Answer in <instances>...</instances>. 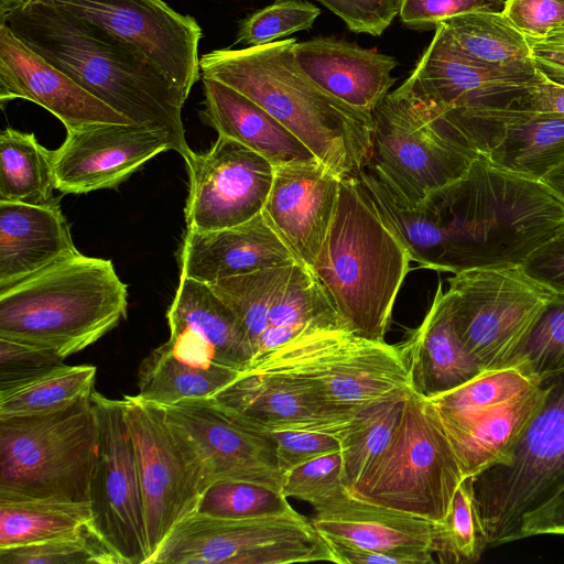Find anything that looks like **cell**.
I'll use <instances>...</instances> for the list:
<instances>
[{
	"label": "cell",
	"mask_w": 564,
	"mask_h": 564,
	"mask_svg": "<svg viewBox=\"0 0 564 564\" xmlns=\"http://www.w3.org/2000/svg\"><path fill=\"white\" fill-rule=\"evenodd\" d=\"M319 14L318 7L307 0H275L239 22L236 43L254 47L285 40L312 29Z\"/></svg>",
	"instance_id": "cell-44"
},
{
	"label": "cell",
	"mask_w": 564,
	"mask_h": 564,
	"mask_svg": "<svg viewBox=\"0 0 564 564\" xmlns=\"http://www.w3.org/2000/svg\"><path fill=\"white\" fill-rule=\"evenodd\" d=\"M502 12L527 37H542L564 25V0H505Z\"/></svg>",
	"instance_id": "cell-50"
},
{
	"label": "cell",
	"mask_w": 564,
	"mask_h": 564,
	"mask_svg": "<svg viewBox=\"0 0 564 564\" xmlns=\"http://www.w3.org/2000/svg\"><path fill=\"white\" fill-rule=\"evenodd\" d=\"M520 270L544 289L564 293V230L536 249Z\"/></svg>",
	"instance_id": "cell-51"
},
{
	"label": "cell",
	"mask_w": 564,
	"mask_h": 564,
	"mask_svg": "<svg viewBox=\"0 0 564 564\" xmlns=\"http://www.w3.org/2000/svg\"><path fill=\"white\" fill-rule=\"evenodd\" d=\"M166 317L165 344L177 358L241 372L250 366L253 350L242 325L207 283L181 276Z\"/></svg>",
	"instance_id": "cell-23"
},
{
	"label": "cell",
	"mask_w": 564,
	"mask_h": 564,
	"mask_svg": "<svg viewBox=\"0 0 564 564\" xmlns=\"http://www.w3.org/2000/svg\"><path fill=\"white\" fill-rule=\"evenodd\" d=\"M372 152L366 166L395 200L417 207L462 177L477 155L449 140L401 87L372 110Z\"/></svg>",
	"instance_id": "cell-11"
},
{
	"label": "cell",
	"mask_w": 564,
	"mask_h": 564,
	"mask_svg": "<svg viewBox=\"0 0 564 564\" xmlns=\"http://www.w3.org/2000/svg\"><path fill=\"white\" fill-rule=\"evenodd\" d=\"M213 399L261 433L311 429L332 433L341 441L357 415L333 414L289 378L256 370L240 372Z\"/></svg>",
	"instance_id": "cell-25"
},
{
	"label": "cell",
	"mask_w": 564,
	"mask_h": 564,
	"mask_svg": "<svg viewBox=\"0 0 564 564\" xmlns=\"http://www.w3.org/2000/svg\"><path fill=\"white\" fill-rule=\"evenodd\" d=\"M240 372L221 365L189 364L174 356L164 343L141 362L137 397L160 406L189 399L214 398Z\"/></svg>",
	"instance_id": "cell-34"
},
{
	"label": "cell",
	"mask_w": 564,
	"mask_h": 564,
	"mask_svg": "<svg viewBox=\"0 0 564 564\" xmlns=\"http://www.w3.org/2000/svg\"><path fill=\"white\" fill-rule=\"evenodd\" d=\"M442 283L424 319L399 347L412 389L431 399L486 372L458 338Z\"/></svg>",
	"instance_id": "cell-29"
},
{
	"label": "cell",
	"mask_w": 564,
	"mask_h": 564,
	"mask_svg": "<svg viewBox=\"0 0 564 564\" xmlns=\"http://www.w3.org/2000/svg\"><path fill=\"white\" fill-rule=\"evenodd\" d=\"M518 110L564 115V84L536 69L523 86L512 107Z\"/></svg>",
	"instance_id": "cell-52"
},
{
	"label": "cell",
	"mask_w": 564,
	"mask_h": 564,
	"mask_svg": "<svg viewBox=\"0 0 564 564\" xmlns=\"http://www.w3.org/2000/svg\"><path fill=\"white\" fill-rule=\"evenodd\" d=\"M28 47L132 123L164 132L186 161V99L145 56L108 32L39 0L0 18Z\"/></svg>",
	"instance_id": "cell-2"
},
{
	"label": "cell",
	"mask_w": 564,
	"mask_h": 564,
	"mask_svg": "<svg viewBox=\"0 0 564 564\" xmlns=\"http://www.w3.org/2000/svg\"><path fill=\"white\" fill-rule=\"evenodd\" d=\"M441 23L452 43L477 63L524 83L535 74L527 36L502 11H475Z\"/></svg>",
	"instance_id": "cell-32"
},
{
	"label": "cell",
	"mask_w": 564,
	"mask_h": 564,
	"mask_svg": "<svg viewBox=\"0 0 564 564\" xmlns=\"http://www.w3.org/2000/svg\"><path fill=\"white\" fill-rule=\"evenodd\" d=\"M77 254L58 200H0V292Z\"/></svg>",
	"instance_id": "cell-28"
},
{
	"label": "cell",
	"mask_w": 564,
	"mask_h": 564,
	"mask_svg": "<svg viewBox=\"0 0 564 564\" xmlns=\"http://www.w3.org/2000/svg\"><path fill=\"white\" fill-rule=\"evenodd\" d=\"M538 379L543 401L514 445L469 477L487 546L519 540L523 520L564 488V369Z\"/></svg>",
	"instance_id": "cell-7"
},
{
	"label": "cell",
	"mask_w": 564,
	"mask_h": 564,
	"mask_svg": "<svg viewBox=\"0 0 564 564\" xmlns=\"http://www.w3.org/2000/svg\"><path fill=\"white\" fill-rule=\"evenodd\" d=\"M166 150L173 145L164 132L138 124L95 123L67 131L53 151L55 187L63 194L115 188Z\"/></svg>",
	"instance_id": "cell-20"
},
{
	"label": "cell",
	"mask_w": 564,
	"mask_h": 564,
	"mask_svg": "<svg viewBox=\"0 0 564 564\" xmlns=\"http://www.w3.org/2000/svg\"><path fill=\"white\" fill-rule=\"evenodd\" d=\"M127 296L110 260L79 253L0 292V338L65 359L126 318Z\"/></svg>",
	"instance_id": "cell-5"
},
{
	"label": "cell",
	"mask_w": 564,
	"mask_h": 564,
	"mask_svg": "<svg viewBox=\"0 0 564 564\" xmlns=\"http://www.w3.org/2000/svg\"><path fill=\"white\" fill-rule=\"evenodd\" d=\"M207 284L242 325L252 360L303 333L345 327L317 278L299 261Z\"/></svg>",
	"instance_id": "cell-15"
},
{
	"label": "cell",
	"mask_w": 564,
	"mask_h": 564,
	"mask_svg": "<svg viewBox=\"0 0 564 564\" xmlns=\"http://www.w3.org/2000/svg\"><path fill=\"white\" fill-rule=\"evenodd\" d=\"M0 564H122L88 527L76 536L0 547Z\"/></svg>",
	"instance_id": "cell-43"
},
{
	"label": "cell",
	"mask_w": 564,
	"mask_h": 564,
	"mask_svg": "<svg viewBox=\"0 0 564 564\" xmlns=\"http://www.w3.org/2000/svg\"><path fill=\"white\" fill-rule=\"evenodd\" d=\"M505 0H398L400 21L414 30H431L447 19L475 11H502Z\"/></svg>",
	"instance_id": "cell-46"
},
{
	"label": "cell",
	"mask_w": 564,
	"mask_h": 564,
	"mask_svg": "<svg viewBox=\"0 0 564 564\" xmlns=\"http://www.w3.org/2000/svg\"><path fill=\"white\" fill-rule=\"evenodd\" d=\"M55 351L0 338V384L19 381L64 364Z\"/></svg>",
	"instance_id": "cell-49"
},
{
	"label": "cell",
	"mask_w": 564,
	"mask_h": 564,
	"mask_svg": "<svg viewBox=\"0 0 564 564\" xmlns=\"http://www.w3.org/2000/svg\"><path fill=\"white\" fill-rule=\"evenodd\" d=\"M506 368L530 378L564 369V293H550Z\"/></svg>",
	"instance_id": "cell-40"
},
{
	"label": "cell",
	"mask_w": 564,
	"mask_h": 564,
	"mask_svg": "<svg viewBox=\"0 0 564 564\" xmlns=\"http://www.w3.org/2000/svg\"><path fill=\"white\" fill-rule=\"evenodd\" d=\"M333 562L312 521L293 512L224 519L193 512L180 521L148 564H290Z\"/></svg>",
	"instance_id": "cell-12"
},
{
	"label": "cell",
	"mask_w": 564,
	"mask_h": 564,
	"mask_svg": "<svg viewBox=\"0 0 564 564\" xmlns=\"http://www.w3.org/2000/svg\"><path fill=\"white\" fill-rule=\"evenodd\" d=\"M540 534H564V488L523 520L519 540Z\"/></svg>",
	"instance_id": "cell-54"
},
{
	"label": "cell",
	"mask_w": 564,
	"mask_h": 564,
	"mask_svg": "<svg viewBox=\"0 0 564 564\" xmlns=\"http://www.w3.org/2000/svg\"><path fill=\"white\" fill-rule=\"evenodd\" d=\"M55 187L53 151L33 133L6 128L0 133V200L43 205Z\"/></svg>",
	"instance_id": "cell-37"
},
{
	"label": "cell",
	"mask_w": 564,
	"mask_h": 564,
	"mask_svg": "<svg viewBox=\"0 0 564 564\" xmlns=\"http://www.w3.org/2000/svg\"><path fill=\"white\" fill-rule=\"evenodd\" d=\"M265 434L273 441L282 474L313 458L340 451V438L324 431L289 429Z\"/></svg>",
	"instance_id": "cell-47"
},
{
	"label": "cell",
	"mask_w": 564,
	"mask_h": 564,
	"mask_svg": "<svg viewBox=\"0 0 564 564\" xmlns=\"http://www.w3.org/2000/svg\"><path fill=\"white\" fill-rule=\"evenodd\" d=\"M90 522L89 502L0 500V547L76 536Z\"/></svg>",
	"instance_id": "cell-36"
},
{
	"label": "cell",
	"mask_w": 564,
	"mask_h": 564,
	"mask_svg": "<svg viewBox=\"0 0 564 564\" xmlns=\"http://www.w3.org/2000/svg\"><path fill=\"white\" fill-rule=\"evenodd\" d=\"M464 479L432 404L411 389L387 448L349 494L440 522L447 516Z\"/></svg>",
	"instance_id": "cell-10"
},
{
	"label": "cell",
	"mask_w": 564,
	"mask_h": 564,
	"mask_svg": "<svg viewBox=\"0 0 564 564\" xmlns=\"http://www.w3.org/2000/svg\"><path fill=\"white\" fill-rule=\"evenodd\" d=\"M541 181L564 203V162Z\"/></svg>",
	"instance_id": "cell-56"
},
{
	"label": "cell",
	"mask_w": 564,
	"mask_h": 564,
	"mask_svg": "<svg viewBox=\"0 0 564 564\" xmlns=\"http://www.w3.org/2000/svg\"><path fill=\"white\" fill-rule=\"evenodd\" d=\"M301 70L327 94L371 113L395 83L399 62L391 55L324 36L293 44Z\"/></svg>",
	"instance_id": "cell-26"
},
{
	"label": "cell",
	"mask_w": 564,
	"mask_h": 564,
	"mask_svg": "<svg viewBox=\"0 0 564 564\" xmlns=\"http://www.w3.org/2000/svg\"><path fill=\"white\" fill-rule=\"evenodd\" d=\"M281 491L242 480L218 479L202 494L196 512L224 519H254L293 512Z\"/></svg>",
	"instance_id": "cell-41"
},
{
	"label": "cell",
	"mask_w": 564,
	"mask_h": 564,
	"mask_svg": "<svg viewBox=\"0 0 564 564\" xmlns=\"http://www.w3.org/2000/svg\"><path fill=\"white\" fill-rule=\"evenodd\" d=\"M411 261L359 180L343 177L330 228L311 270L348 330L384 341Z\"/></svg>",
	"instance_id": "cell-4"
},
{
	"label": "cell",
	"mask_w": 564,
	"mask_h": 564,
	"mask_svg": "<svg viewBox=\"0 0 564 564\" xmlns=\"http://www.w3.org/2000/svg\"><path fill=\"white\" fill-rule=\"evenodd\" d=\"M32 101L66 131L95 123L134 124L28 47L0 23V101Z\"/></svg>",
	"instance_id": "cell-22"
},
{
	"label": "cell",
	"mask_w": 564,
	"mask_h": 564,
	"mask_svg": "<svg viewBox=\"0 0 564 564\" xmlns=\"http://www.w3.org/2000/svg\"><path fill=\"white\" fill-rule=\"evenodd\" d=\"M409 392L359 411L341 438L343 482L349 492L387 448Z\"/></svg>",
	"instance_id": "cell-39"
},
{
	"label": "cell",
	"mask_w": 564,
	"mask_h": 564,
	"mask_svg": "<svg viewBox=\"0 0 564 564\" xmlns=\"http://www.w3.org/2000/svg\"><path fill=\"white\" fill-rule=\"evenodd\" d=\"M202 121L218 134L246 145L269 160L274 167L319 161L289 129L257 102L212 78H202Z\"/></svg>",
	"instance_id": "cell-30"
},
{
	"label": "cell",
	"mask_w": 564,
	"mask_h": 564,
	"mask_svg": "<svg viewBox=\"0 0 564 564\" xmlns=\"http://www.w3.org/2000/svg\"><path fill=\"white\" fill-rule=\"evenodd\" d=\"M90 365L52 367L32 377L0 384V420L55 413L90 397L96 378Z\"/></svg>",
	"instance_id": "cell-35"
},
{
	"label": "cell",
	"mask_w": 564,
	"mask_h": 564,
	"mask_svg": "<svg viewBox=\"0 0 564 564\" xmlns=\"http://www.w3.org/2000/svg\"><path fill=\"white\" fill-rule=\"evenodd\" d=\"M333 12L355 33L380 36L398 15V0H313Z\"/></svg>",
	"instance_id": "cell-48"
},
{
	"label": "cell",
	"mask_w": 564,
	"mask_h": 564,
	"mask_svg": "<svg viewBox=\"0 0 564 564\" xmlns=\"http://www.w3.org/2000/svg\"><path fill=\"white\" fill-rule=\"evenodd\" d=\"M345 488L341 451L313 458L282 474V495L304 500L313 508Z\"/></svg>",
	"instance_id": "cell-45"
},
{
	"label": "cell",
	"mask_w": 564,
	"mask_h": 564,
	"mask_svg": "<svg viewBox=\"0 0 564 564\" xmlns=\"http://www.w3.org/2000/svg\"><path fill=\"white\" fill-rule=\"evenodd\" d=\"M445 291L453 327L485 371L505 369L551 291L520 268L455 273Z\"/></svg>",
	"instance_id": "cell-13"
},
{
	"label": "cell",
	"mask_w": 564,
	"mask_h": 564,
	"mask_svg": "<svg viewBox=\"0 0 564 564\" xmlns=\"http://www.w3.org/2000/svg\"><path fill=\"white\" fill-rule=\"evenodd\" d=\"M28 0H0V18L22 7Z\"/></svg>",
	"instance_id": "cell-57"
},
{
	"label": "cell",
	"mask_w": 564,
	"mask_h": 564,
	"mask_svg": "<svg viewBox=\"0 0 564 564\" xmlns=\"http://www.w3.org/2000/svg\"><path fill=\"white\" fill-rule=\"evenodd\" d=\"M340 182L319 161L274 167L261 214L295 260L310 269L330 228Z\"/></svg>",
	"instance_id": "cell-21"
},
{
	"label": "cell",
	"mask_w": 564,
	"mask_h": 564,
	"mask_svg": "<svg viewBox=\"0 0 564 564\" xmlns=\"http://www.w3.org/2000/svg\"><path fill=\"white\" fill-rule=\"evenodd\" d=\"M544 398L541 382L446 433L465 478L501 462L514 445Z\"/></svg>",
	"instance_id": "cell-31"
},
{
	"label": "cell",
	"mask_w": 564,
	"mask_h": 564,
	"mask_svg": "<svg viewBox=\"0 0 564 564\" xmlns=\"http://www.w3.org/2000/svg\"><path fill=\"white\" fill-rule=\"evenodd\" d=\"M538 70L564 84V25L542 37H527Z\"/></svg>",
	"instance_id": "cell-53"
},
{
	"label": "cell",
	"mask_w": 564,
	"mask_h": 564,
	"mask_svg": "<svg viewBox=\"0 0 564 564\" xmlns=\"http://www.w3.org/2000/svg\"><path fill=\"white\" fill-rule=\"evenodd\" d=\"M97 26L145 56L187 99L200 78L195 18L163 0H39Z\"/></svg>",
	"instance_id": "cell-17"
},
{
	"label": "cell",
	"mask_w": 564,
	"mask_h": 564,
	"mask_svg": "<svg viewBox=\"0 0 564 564\" xmlns=\"http://www.w3.org/2000/svg\"><path fill=\"white\" fill-rule=\"evenodd\" d=\"M122 400L134 447L151 558L173 528L196 511L209 484L199 456L167 421L162 406L137 395Z\"/></svg>",
	"instance_id": "cell-14"
},
{
	"label": "cell",
	"mask_w": 564,
	"mask_h": 564,
	"mask_svg": "<svg viewBox=\"0 0 564 564\" xmlns=\"http://www.w3.org/2000/svg\"><path fill=\"white\" fill-rule=\"evenodd\" d=\"M162 408L199 456L209 485L231 479L281 491L282 473L270 435L246 425L213 398Z\"/></svg>",
	"instance_id": "cell-19"
},
{
	"label": "cell",
	"mask_w": 564,
	"mask_h": 564,
	"mask_svg": "<svg viewBox=\"0 0 564 564\" xmlns=\"http://www.w3.org/2000/svg\"><path fill=\"white\" fill-rule=\"evenodd\" d=\"M487 160L510 173L541 181L564 162V115L513 109Z\"/></svg>",
	"instance_id": "cell-33"
},
{
	"label": "cell",
	"mask_w": 564,
	"mask_h": 564,
	"mask_svg": "<svg viewBox=\"0 0 564 564\" xmlns=\"http://www.w3.org/2000/svg\"><path fill=\"white\" fill-rule=\"evenodd\" d=\"M296 39L254 47L219 48L199 58L200 78L243 94L297 137L337 175L356 176L372 152V116L314 84L293 55Z\"/></svg>",
	"instance_id": "cell-3"
},
{
	"label": "cell",
	"mask_w": 564,
	"mask_h": 564,
	"mask_svg": "<svg viewBox=\"0 0 564 564\" xmlns=\"http://www.w3.org/2000/svg\"><path fill=\"white\" fill-rule=\"evenodd\" d=\"M296 261L260 213L210 231L187 230L180 250L181 276L204 283Z\"/></svg>",
	"instance_id": "cell-27"
},
{
	"label": "cell",
	"mask_w": 564,
	"mask_h": 564,
	"mask_svg": "<svg viewBox=\"0 0 564 564\" xmlns=\"http://www.w3.org/2000/svg\"><path fill=\"white\" fill-rule=\"evenodd\" d=\"M536 381L538 378H530L514 368L486 371L427 400L445 433H449L466 426L486 410L528 391Z\"/></svg>",
	"instance_id": "cell-38"
},
{
	"label": "cell",
	"mask_w": 564,
	"mask_h": 564,
	"mask_svg": "<svg viewBox=\"0 0 564 564\" xmlns=\"http://www.w3.org/2000/svg\"><path fill=\"white\" fill-rule=\"evenodd\" d=\"M323 536V535H322ZM332 552L333 562L338 564H412L401 555L364 549L351 543L323 536Z\"/></svg>",
	"instance_id": "cell-55"
},
{
	"label": "cell",
	"mask_w": 564,
	"mask_h": 564,
	"mask_svg": "<svg viewBox=\"0 0 564 564\" xmlns=\"http://www.w3.org/2000/svg\"><path fill=\"white\" fill-rule=\"evenodd\" d=\"M246 370L282 375L326 411L341 416H354L412 389L399 345L368 339L345 327L303 333L256 358Z\"/></svg>",
	"instance_id": "cell-6"
},
{
	"label": "cell",
	"mask_w": 564,
	"mask_h": 564,
	"mask_svg": "<svg viewBox=\"0 0 564 564\" xmlns=\"http://www.w3.org/2000/svg\"><path fill=\"white\" fill-rule=\"evenodd\" d=\"M486 546L470 478H465L455 492L447 516L434 522L433 551L440 563H474Z\"/></svg>",
	"instance_id": "cell-42"
},
{
	"label": "cell",
	"mask_w": 564,
	"mask_h": 564,
	"mask_svg": "<svg viewBox=\"0 0 564 564\" xmlns=\"http://www.w3.org/2000/svg\"><path fill=\"white\" fill-rule=\"evenodd\" d=\"M417 207L436 239V270L520 268L564 230V203L539 180L478 155L468 171Z\"/></svg>",
	"instance_id": "cell-1"
},
{
	"label": "cell",
	"mask_w": 564,
	"mask_h": 564,
	"mask_svg": "<svg viewBox=\"0 0 564 564\" xmlns=\"http://www.w3.org/2000/svg\"><path fill=\"white\" fill-rule=\"evenodd\" d=\"M185 162L189 178L187 230L228 228L262 212L273 183L274 165L259 153L218 134L207 152H193Z\"/></svg>",
	"instance_id": "cell-18"
},
{
	"label": "cell",
	"mask_w": 564,
	"mask_h": 564,
	"mask_svg": "<svg viewBox=\"0 0 564 564\" xmlns=\"http://www.w3.org/2000/svg\"><path fill=\"white\" fill-rule=\"evenodd\" d=\"M98 447L89 488L90 525L122 564H148L150 547L123 400L93 391Z\"/></svg>",
	"instance_id": "cell-16"
},
{
	"label": "cell",
	"mask_w": 564,
	"mask_h": 564,
	"mask_svg": "<svg viewBox=\"0 0 564 564\" xmlns=\"http://www.w3.org/2000/svg\"><path fill=\"white\" fill-rule=\"evenodd\" d=\"M525 83L463 54L438 23L400 87L449 140L477 156H486L500 142L507 110Z\"/></svg>",
	"instance_id": "cell-9"
},
{
	"label": "cell",
	"mask_w": 564,
	"mask_h": 564,
	"mask_svg": "<svg viewBox=\"0 0 564 564\" xmlns=\"http://www.w3.org/2000/svg\"><path fill=\"white\" fill-rule=\"evenodd\" d=\"M314 528L323 536L382 553L412 564L434 563V522L352 497L345 488L314 508Z\"/></svg>",
	"instance_id": "cell-24"
},
{
	"label": "cell",
	"mask_w": 564,
	"mask_h": 564,
	"mask_svg": "<svg viewBox=\"0 0 564 564\" xmlns=\"http://www.w3.org/2000/svg\"><path fill=\"white\" fill-rule=\"evenodd\" d=\"M97 447L90 397L55 413L0 420V500L88 502Z\"/></svg>",
	"instance_id": "cell-8"
}]
</instances>
